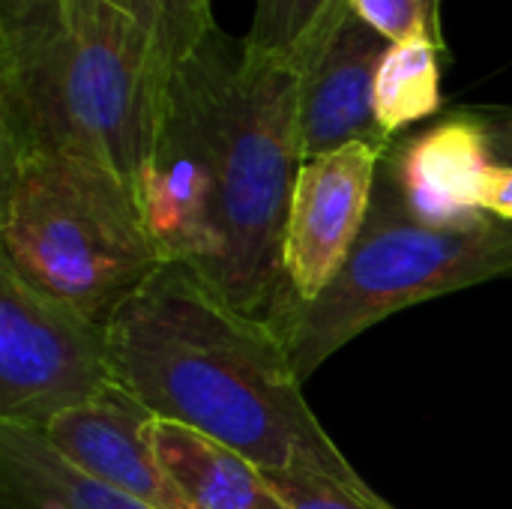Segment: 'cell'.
Here are the masks:
<instances>
[{
    "label": "cell",
    "mask_w": 512,
    "mask_h": 509,
    "mask_svg": "<svg viewBox=\"0 0 512 509\" xmlns=\"http://www.w3.org/2000/svg\"><path fill=\"white\" fill-rule=\"evenodd\" d=\"M0 471L21 509H156L75 471L39 432L21 426L0 423Z\"/></svg>",
    "instance_id": "obj_12"
},
{
    "label": "cell",
    "mask_w": 512,
    "mask_h": 509,
    "mask_svg": "<svg viewBox=\"0 0 512 509\" xmlns=\"http://www.w3.org/2000/svg\"><path fill=\"white\" fill-rule=\"evenodd\" d=\"M387 39L348 0L315 33L300 60V150L303 162L339 147L372 141L390 147L375 117V75Z\"/></svg>",
    "instance_id": "obj_8"
},
{
    "label": "cell",
    "mask_w": 512,
    "mask_h": 509,
    "mask_svg": "<svg viewBox=\"0 0 512 509\" xmlns=\"http://www.w3.org/2000/svg\"><path fill=\"white\" fill-rule=\"evenodd\" d=\"M441 45L390 42L375 75V117L387 138L441 108Z\"/></svg>",
    "instance_id": "obj_13"
},
{
    "label": "cell",
    "mask_w": 512,
    "mask_h": 509,
    "mask_svg": "<svg viewBox=\"0 0 512 509\" xmlns=\"http://www.w3.org/2000/svg\"><path fill=\"white\" fill-rule=\"evenodd\" d=\"M348 6L387 42L429 39L444 48L441 0H348Z\"/></svg>",
    "instance_id": "obj_17"
},
{
    "label": "cell",
    "mask_w": 512,
    "mask_h": 509,
    "mask_svg": "<svg viewBox=\"0 0 512 509\" xmlns=\"http://www.w3.org/2000/svg\"><path fill=\"white\" fill-rule=\"evenodd\" d=\"M477 114L486 126L495 162L512 165V108H477Z\"/></svg>",
    "instance_id": "obj_19"
},
{
    "label": "cell",
    "mask_w": 512,
    "mask_h": 509,
    "mask_svg": "<svg viewBox=\"0 0 512 509\" xmlns=\"http://www.w3.org/2000/svg\"><path fill=\"white\" fill-rule=\"evenodd\" d=\"M111 378L153 417L264 471L366 486L312 414L270 321L243 315L186 264H162L108 318Z\"/></svg>",
    "instance_id": "obj_2"
},
{
    "label": "cell",
    "mask_w": 512,
    "mask_h": 509,
    "mask_svg": "<svg viewBox=\"0 0 512 509\" xmlns=\"http://www.w3.org/2000/svg\"><path fill=\"white\" fill-rule=\"evenodd\" d=\"M153 450L183 509H288L264 468L171 420H153Z\"/></svg>",
    "instance_id": "obj_11"
},
{
    "label": "cell",
    "mask_w": 512,
    "mask_h": 509,
    "mask_svg": "<svg viewBox=\"0 0 512 509\" xmlns=\"http://www.w3.org/2000/svg\"><path fill=\"white\" fill-rule=\"evenodd\" d=\"M339 3L342 0H255V18L243 48L249 54L300 63Z\"/></svg>",
    "instance_id": "obj_15"
},
{
    "label": "cell",
    "mask_w": 512,
    "mask_h": 509,
    "mask_svg": "<svg viewBox=\"0 0 512 509\" xmlns=\"http://www.w3.org/2000/svg\"><path fill=\"white\" fill-rule=\"evenodd\" d=\"M165 78L120 0H3L0 150H57L138 189Z\"/></svg>",
    "instance_id": "obj_3"
},
{
    "label": "cell",
    "mask_w": 512,
    "mask_h": 509,
    "mask_svg": "<svg viewBox=\"0 0 512 509\" xmlns=\"http://www.w3.org/2000/svg\"><path fill=\"white\" fill-rule=\"evenodd\" d=\"M495 165L477 111H459L387 150V183L423 225L465 228L486 222L483 192Z\"/></svg>",
    "instance_id": "obj_9"
},
{
    "label": "cell",
    "mask_w": 512,
    "mask_h": 509,
    "mask_svg": "<svg viewBox=\"0 0 512 509\" xmlns=\"http://www.w3.org/2000/svg\"><path fill=\"white\" fill-rule=\"evenodd\" d=\"M507 273H512L510 222L423 225L384 180L375 189L366 228L333 282L312 303H282L270 327L279 333L297 378L306 381L378 321Z\"/></svg>",
    "instance_id": "obj_5"
},
{
    "label": "cell",
    "mask_w": 512,
    "mask_h": 509,
    "mask_svg": "<svg viewBox=\"0 0 512 509\" xmlns=\"http://www.w3.org/2000/svg\"><path fill=\"white\" fill-rule=\"evenodd\" d=\"M153 414L111 384L93 402L57 417L39 435L75 471L156 509H183L153 450Z\"/></svg>",
    "instance_id": "obj_10"
},
{
    "label": "cell",
    "mask_w": 512,
    "mask_h": 509,
    "mask_svg": "<svg viewBox=\"0 0 512 509\" xmlns=\"http://www.w3.org/2000/svg\"><path fill=\"white\" fill-rule=\"evenodd\" d=\"M0 258L105 324L165 264L132 186L57 150H0Z\"/></svg>",
    "instance_id": "obj_4"
},
{
    "label": "cell",
    "mask_w": 512,
    "mask_h": 509,
    "mask_svg": "<svg viewBox=\"0 0 512 509\" xmlns=\"http://www.w3.org/2000/svg\"><path fill=\"white\" fill-rule=\"evenodd\" d=\"M114 384L108 324L0 258V423L42 432Z\"/></svg>",
    "instance_id": "obj_6"
},
{
    "label": "cell",
    "mask_w": 512,
    "mask_h": 509,
    "mask_svg": "<svg viewBox=\"0 0 512 509\" xmlns=\"http://www.w3.org/2000/svg\"><path fill=\"white\" fill-rule=\"evenodd\" d=\"M483 210L486 216L512 225V165H501V162L492 165L483 192Z\"/></svg>",
    "instance_id": "obj_18"
},
{
    "label": "cell",
    "mask_w": 512,
    "mask_h": 509,
    "mask_svg": "<svg viewBox=\"0 0 512 509\" xmlns=\"http://www.w3.org/2000/svg\"><path fill=\"white\" fill-rule=\"evenodd\" d=\"M300 165V63L249 54L216 27L162 87L135 198L165 264L270 321Z\"/></svg>",
    "instance_id": "obj_1"
},
{
    "label": "cell",
    "mask_w": 512,
    "mask_h": 509,
    "mask_svg": "<svg viewBox=\"0 0 512 509\" xmlns=\"http://www.w3.org/2000/svg\"><path fill=\"white\" fill-rule=\"evenodd\" d=\"M387 150L357 141L300 165L282 234L285 291L279 306L312 303L342 270L366 228Z\"/></svg>",
    "instance_id": "obj_7"
},
{
    "label": "cell",
    "mask_w": 512,
    "mask_h": 509,
    "mask_svg": "<svg viewBox=\"0 0 512 509\" xmlns=\"http://www.w3.org/2000/svg\"><path fill=\"white\" fill-rule=\"evenodd\" d=\"M288 509H396L369 486H351L315 471H264Z\"/></svg>",
    "instance_id": "obj_16"
},
{
    "label": "cell",
    "mask_w": 512,
    "mask_h": 509,
    "mask_svg": "<svg viewBox=\"0 0 512 509\" xmlns=\"http://www.w3.org/2000/svg\"><path fill=\"white\" fill-rule=\"evenodd\" d=\"M120 6L144 33L165 81L216 30L210 0H120Z\"/></svg>",
    "instance_id": "obj_14"
}]
</instances>
